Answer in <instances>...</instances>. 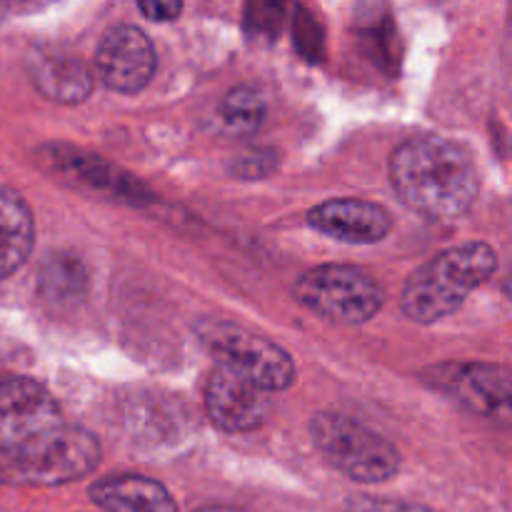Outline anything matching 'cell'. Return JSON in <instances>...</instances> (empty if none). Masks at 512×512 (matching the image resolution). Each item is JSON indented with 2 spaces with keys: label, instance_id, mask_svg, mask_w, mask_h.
<instances>
[{
  "label": "cell",
  "instance_id": "obj_1",
  "mask_svg": "<svg viewBox=\"0 0 512 512\" xmlns=\"http://www.w3.org/2000/svg\"><path fill=\"white\" fill-rule=\"evenodd\" d=\"M390 183L398 198L430 220H455L478 198V170L460 143L428 135L398 145L390 158Z\"/></svg>",
  "mask_w": 512,
  "mask_h": 512
},
{
  "label": "cell",
  "instance_id": "obj_2",
  "mask_svg": "<svg viewBox=\"0 0 512 512\" xmlns=\"http://www.w3.org/2000/svg\"><path fill=\"white\" fill-rule=\"evenodd\" d=\"M498 268V255L488 243H465L420 265L405 283L400 308L415 323H438L468 300Z\"/></svg>",
  "mask_w": 512,
  "mask_h": 512
},
{
  "label": "cell",
  "instance_id": "obj_3",
  "mask_svg": "<svg viewBox=\"0 0 512 512\" xmlns=\"http://www.w3.org/2000/svg\"><path fill=\"white\" fill-rule=\"evenodd\" d=\"M65 428L53 395L38 380L10 375L0 380V453L18 465L58 438Z\"/></svg>",
  "mask_w": 512,
  "mask_h": 512
},
{
  "label": "cell",
  "instance_id": "obj_4",
  "mask_svg": "<svg viewBox=\"0 0 512 512\" xmlns=\"http://www.w3.org/2000/svg\"><path fill=\"white\" fill-rule=\"evenodd\" d=\"M310 435L335 470L355 483H385L400 470V455L390 440L358 420L338 413H318Z\"/></svg>",
  "mask_w": 512,
  "mask_h": 512
},
{
  "label": "cell",
  "instance_id": "obj_5",
  "mask_svg": "<svg viewBox=\"0 0 512 512\" xmlns=\"http://www.w3.org/2000/svg\"><path fill=\"white\" fill-rule=\"evenodd\" d=\"M303 308L338 325H363L378 315L385 290L355 265H320L298 278L293 288Z\"/></svg>",
  "mask_w": 512,
  "mask_h": 512
},
{
  "label": "cell",
  "instance_id": "obj_6",
  "mask_svg": "<svg viewBox=\"0 0 512 512\" xmlns=\"http://www.w3.org/2000/svg\"><path fill=\"white\" fill-rule=\"evenodd\" d=\"M198 338L218 358V365L243 375L265 393H280L293 385V358L280 345L260 335L248 333L238 325L208 320L198 325Z\"/></svg>",
  "mask_w": 512,
  "mask_h": 512
},
{
  "label": "cell",
  "instance_id": "obj_7",
  "mask_svg": "<svg viewBox=\"0 0 512 512\" xmlns=\"http://www.w3.org/2000/svg\"><path fill=\"white\" fill-rule=\"evenodd\" d=\"M98 460L100 445L95 435L75 425H65L58 438L50 440L33 458L15 465V473L33 485H65L93 473Z\"/></svg>",
  "mask_w": 512,
  "mask_h": 512
},
{
  "label": "cell",
  "instance_id": "obj_8",
  "mask_svg": "<svg viewBox=\"0 0 512 512\" xmlns=\"http://www.w3.org/2000/svg\"><path fill=\"white\" fill-rule=\"evenodd\" d=\"M205 410L210 423L223 433H250L265 425L273 403L270 393L218 365L205 385Z\"/></svg>",
  "mask_w": 512,
  "mask_h": 512
},
{
  "label": "cell",
  "instance_id": "obj_9",
  "mask_svg": "<svg viewBox=\"0 0 512 512\" xmlns=\"http://www.w3.org/2000/svg\"><path fill=\"white\" fill-rule=\"evenodd\" d=\"M95 68L105 88L115 93H140L155 73V50L143 30L118 25L100 40Z\"/></svg>",
  "mask_w": 512,
  "mask_h": 512
},
{
  "label": "cell",
  "instance_id": "obj_10",
  "mask_svg": "<svg viewBox=\"0 0 512 512\" xmlns=\"http://www.w3.org/2000/svg\"><path fill=\"white\" fill-rule=\"evenodd\" d=\"M310 228L340 243H378L393 230V215L368 200H325L308 213Z\"/></svg>",
  "mask_w": 512,
  "mask_h": 512
},
{
  "label": "cell",
  "instance_id": "obj_11",
  "mask_svg": "<svg viewBox=\"0 0 512 512\" xmlns=\"http://www.w3.org/2000/svg\"><path fill=\"white\" fill-rule=\"evenodd\" d=\"M28 75L35 88L55 103H80L93 90V73L88 65L63 50H33L28 58Z\"/></svg>",
  "mask_w": 512,
  "mask_h": 512
},
{
  "label": "cell",
  "instance_id": "obj_12",
  "mask_svg": "<svg viewBox=\"0 0 512 512\" xmlns=\"http://www.w3.org/2000/svg\"><path fill=\"white\" fill-rule=\"evenodd\" d=\"M90 498L105 512H178L173 495L145 475H113L90 488Z\"/></svg>",
  "mask_w": 512,
  "mask_h": 512
},
{
  "label": "cell",
  "instance_id": "obj_13",
  "mask_svg": "<svg viewBox=\"0 0 512 512\" xmlns=\"http://www.w3.org/2000/svg\"><path fill=\"white\" fill-rule=\"evenodd\" d=\"M35 225L18 193L0 188V280L18 273L33 250Z\"/></svg>",
  "mask_w": 512,
  "mask_h": 512
},
{
  "label": "cell",
  "instance_id": "obj_14",
  "mask_svg": "<svg viewBox=\"0 0 512 512\" xmlns=\"http://www.w3.org/2000/svg\"><path fill=\"white\" fill-rule=\"evenodd\" d=\"M265 110L268 105H265L263 93L250 85H240L225 95L220 105V120L230 135H253L263 125Z\"/></svg>",
  "mask_w": 512,
  "mask_h": 512
},
{
  "label": "cell",
  "instance_id": "obj_15",
  "mask_svg": "<svg viewBox=\"0 0 512 512\" xmlns=\"http://www.w3.org/2000/svg\"><path fill=\"white\" fill-rule=\"evenodd\" d=\"M140 13L148 15L150 20H158V23H168L175 20L183 13V3H168V0H153V3H140Z\"/></svg>",
  "mask_w": 512,
  "mask_h": 512
},
{
  "label": "cell",
  "instance_id": "obj_16",
  "mask_svg": "<svg viewBox=\"0 0 512 512\" xmlns=\"http://www.w3.org/2000/svg\"><path fill=\"white\" fill-rule=\"evenodd\" d=\"M195 512H245V510L225 508V505H213V508H203V510H195Z\"/></svg>",
  "mask_w": 512,
  "mask_h": 512
},
{
  "label": "cell",
  "instance_id": "obj_17",
  "mask_svg": "<svg viewBox=\"0 0 512 512\" xmlns=\"http://www.w3.org/2000/svg\"><path fill=\"white\" fill-rule=\"evenodd\" d=\"M0 365H3V363H0ZM0 380H3V378H0Z\"/></svg>",
  "mask_w": 512,
  "mask_h": 512
}]
</instances>
